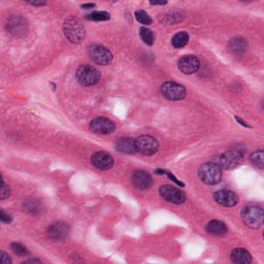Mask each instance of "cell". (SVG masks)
I'll list each match as a JSON object with an SVG mask.
<instances>
[{"label": "cell", "mask_w": 264, "mask_h": 264, "mask_svg": "<svg viewBox=\"0 0 264 264\" xmlns=\"http://www.w3.org/2000/svg\"><path fill=\"white\" fill-rule=\"evenodd\" d=\"M229 48L234 52L241 53L245 51L246 48V42L243 38H232L229 42Z\"/></svg>", "instance_id": "cell-22"}, {"label": "cell", "mask_w": 264, "mask_h": 264, "mask_svg": "<svg viewBox=\"0 0 264 264\" xmlns=\"http://www.w3.org/2000/svg\"><path fill=\"white\" fill-rule=\"evenodd\" d=\"M27 3L31 4V5H35V6H44L46 5V2L42 0H32V1H27Z\"/></svg>", "instance_id": "cell-31"}, {"label": "cell", "mask_w": 264, "mask_h": 264, "mask_svg": "<svg viewBox=\"0 0 264 264\" xmlns=\"http://www.w3.org/2000/svg\"><path fill=\"white\" fill-rule=\"evenodd\" d=\"M231 261L234 264H251L252 256L246 249H234L231 253Z\"/></svg>", "instance_id": "cell-17"}, {"label": "cell", "mask_w": 264, "mask_h": 264, "mask_svg": "<svg viewBox=\"0 0 264 264\" xmlns=\"http://www.w3.org/2000/svg\"><path fill=\"white\" fill-rule=\"evenodd\" d=\"M136 150L144 156H152L159 150V142L154 136L142 135L134 140Z\"/></svg>", "instance_id": "cell-5"}, {"label": "cell", "mask_w": 264, "mask_h": 264, "mask_svg": "<svg viewBox=\"0 0 264 264\" xmlns=\"http://www.w3.org/2000/svg\"><path fill=\"white\" fill-rule=\"evenodd\" d=\"M161 196L167 202L180 205L186 201V195L184 191L172 185H163L159 188Z\"/></svg>", "instance_id": "cell-10"}, {"label": "cell", "mask_w": 264, "mask_h": 264, "mask_svg": "<svg viewBox=\"0 0 264 264\" xmlns=\"http://www.w3.org/2000/svg\"><path fill=\"white\" fill-rule=\"evenodd\" d=\"M75 76L79 84L82 86H93L100 81L101 74L98 70L91 65L79 67Z\"/></svg>", "instance_id": "cell-4"}, {"label": "cell", "mask_w": 264, "mask_h": 264, "mask_svg": "<svg viewBox=\"0 0 264 264\" xmlns=\"http://www.w3.org/2000/svg\"><path fill=\"white\" fill-rule=\"evenodd\" d=\"M116 147L120 151L125 154H134L136 150L134 145V140L131 138H121L116 142Z\"/></svg>", "instance_id": "cell-19"}, {"label": "cell", "mask_w": 264, "mask_h": 264, "mask_svg": "<svg viewBox=\"0 0 264 264\" xmlns=\"http://www.w3.org/2000/svg\"><path fill=\"white\" fill-rule=\"evenodd\" d=\"M5 28L13 36L22 38L25 36L28 30L27 19L18 14L11 15L5 23Z\"/></svg>", "instance_id": "cell-6"}, {"label": "cell", "mask_w": 264, "mask_h": 264, "mask_svg": "<svg viewBox=\"0 0 264 264\" xmlns=\"http://www.w3.org/2000/svg\"><path fill=\"white\" fill-rule=\"evenodd\" d=\"M214 199L219 205L223 207H234L239 202L236 193L228 190H220L214 193Z\"/></svg>", "instance_id": "cell-15"}, {"label": "cell", "mask_w": 264, "mask_h": 264, "mask_svg": "<svg viewBox=\"0 0 264 264\" xmlns=\"http://www.w3.org/2000/svg\"><path fill=\"white\" fill-rule=\"evenodd\" d=\"M21 264H42L41 261L37 258H33V259L28 260V261H24Z\"/></svg>", "instance_id": "cell-32"}, {"label": "cell", "mask_w": 264, "mask_h": 264, "mask_svg": "<svg viewBox=\"0 0 264 264\" xmlns=\"http://www.w3.org/2000/svg\"><path fill=\"white\" fill-rule=\"evenodd\" d=\"M70 226L63 221H57L49 225L46 228V235L54 241H62L70 234Z\"/></svg>", "instance_id": "cell-12"}, {"label": "cell", "mask_w": 264, "mask_h": 264, "mask_svg": "<svg viewBox=\"0 0 264 264\" xmlns=\"http://www.w3.org/2000/svg\"><path fill=\"white\" fill-rule=\"evenodd\" d=\"M24 209L27 213H31V215H39L43 212V205L41 202L34 199V198H30L27 199L24 202Z\"/></svg>", "instance_id": "cell-20"}, {"label": "cell", "mask_w": 264, "mask_h": 264, "mask_svg": "<svg viewBox=\"0 0 264 264\" xmlns=\"http://www.w3.org/2000/svg\"><path fill=\"white\" fill-rule=\"evenodd\" d=\"M243 154L240 150H230L221 154L219 159L220 168L232 170L239 166L243 161Z\"/></svg>", "instance_id": "cell-9"}, {"label": "cell", "mask_w": 264, "mask_h": 264, "mask_svg": "<svg viewBox=\"0 0 264 264\" xmlns=\"http://www.w3.org/2000/svg\"><path fill=\"white\" fill-rule=\"evenodd\" d=\"M86 19L91 21H106L110 19V15L107 12L97 11L87 15Z\"/></svg>", "instance_id": "cell-25"}, {"label": "cell", "mask_w": 264, "mask_h": 264, "mask_svg": "<svg viewBox=\"0 0 264 264\" xmlns=\"http://www.w3.org/2000/svg\"><path fill=\"white\" fill-rule=\"evenodd\" d=\"M250 161L254 166L263 169L264 168V150H260L254 152L250 157Z\"/></svg>", "instance_id": "cell-23"}, {"label": "cell", "mask_w": 264, "mask_h": 264, "mask_svg": "<svg viewBox=\"0 0 264 264\" xmlns=\"http://www.w3.org/2000/svg\"><path fill=\"white\" fill-rule=\"evenodd\" d=\"M135 16H136L137 21L142 23V24H144V25H150L153 22L148 13H146V11L142 10V9L136 11Z\"/></svg>", "instance_id": "cell-27"}, {"label": "cell", "mask_w": 264, "mask_h": 264, "mask_svg": "<svg viewBox=\"0 0 264 264\" xmlns=\"http://www.w3.org/2000/svg\"><path fill=\"white\" fill-rule=\"evenodd\" d=\"M91 164L97 169L108 171L113 168L114 160L110 154L105 151H98L93 154L91 158Z\"/></svg>", "instance_id": "cell-13"}, {"label": "cell", "mask_w": 264, "mask_h": 264, "mask_svg": "<svg viewBox=\"0 0 264 264\" xmlns=\"http://www.w3.org/2000/svg\"><path fill=\"white\" fill-rule=\"evenodd\" d=\"M198 177L205 184L209 185L218 184L222 177L221 168L216 163H205L198 170Z\"/></svg>", "instance_id": "cell-3"}, {"label": "cell", "mask_w": 264, "mask_h": 264, "mask_svg": "<svg viewBox=\"0 0 264 264\" xmlns=\"http://www.w3.org/2000/svg\"><path fill=\"white\" fill-rule=\"evenodd\" d=\"M241 218L246 226L252 229H258L264 224V212L262 208L248 205L242 210Z\"/></svg>", "instance_id": "cell-2"}, {"label": "cell", "mask_w": 264, "mask_h": 264, "mask_svg": "<svg viewBox=\"0 0 264 264\" xmlns=\"http://www.w3.org/2000/svg\"><path fill=\"white\" fill-rule=\"evenodd\" d=\"M161 92L167 99L171 101H179L186 96V88L181 85L174 82H165L161 86Z\"/></svg>", "instance_id": "cell-8"}, {"label": "cell", "mask_w": 264, "mask_h": 264, "mask_svg": "<svg viewBox=\"0 0 264 264\" xmlns=\"http://www.w3.org/2000/svg\"><path fill=\"white\" fill-rule=\"evenodd\" d=\"M178 68L184 75H192L200 68V61L195 56H184L179 60Z\"/></svg>", "instance_id": "cell-14"}, {"label": "cell", "mask_w": 264, "mask_h": 264, "mask_svg": "<svg viewBox=\"0 0 264 264\" xmlns=\"http://www.w3.org/2000/svg\"><path fill=\"white\" fill-rule=\"evenodd\" d=\"M0 221L4 223H11L13 221V218L7 213H5V211L0 209Z\"/></svg>", "instance_id": "cell-30"}, {"label": "cell", "mask_w": 264, "mask_h": 264, "mask_svg": "<svg viewBox=\"0 0 264 264\" xmlns=\"http://www.w3.org/2000/svg\"><path fill=\"white\" fill-rule=\"evenodd\" d=\"M88 54L94 62L102 66L109 65L113 59L112 52L107 47L100 44L91 45L88 49Z\"/></svg>", "instance_id": "cell-7"}, {"label": "cell", "mask_w": 264, "mask_h": 264, "mask_svg": "<svg viewBox=\"0 0 264 264\" xmlns=\"http://www.w3.org/2000/svg\"><path fill=\"white\" fill-rule=\"evenodd\" d=\"M3 181L4 180H3V178H2V175L0 174V183L3 182Z\"/></svg>", "instance_id": "cell-35"}, {"label": "cell", "mask_w": 264, "mask_h": 264, "mask_svg": "<svg viewBox=\"0 0 264 264\" xmlns=\"http://www.w3.org/2000/svg\"><path fill=\"white\" fill-rule=\"evenodd\" d=\"M0 264H13V261L9 254L0 250Z\"/></svg>", "instance_id": "cell-29"}, {"label": "cell", "mask_w": 264, "mask_h": 264, "mask_svg": "<svg viewBox=\"0 0 264 264\" xmlns=\"http://www.w3.org/2000/svg\"><path fill=\"white\" fill-rule=\"evenodd\" d=\"M206 231L213 236H221L226 234L227 227L220 220H212L206 225Z\"/></svg>", "instance_id": "cell-18"}, {"label": "cell", "mask_w": 264, "mask_h": 264, "mask_svg": "<svg viewBox=\"0 0 264 264\" xmlns=\"http://www.w3.org/2000/svg\"><path fill=\"white\" fill-rule=\"evenodd\" d=\"M167 2H150V4L152 5H164L166 4Z\"/></svg>", "instance_id": "cell-34"}, {"label": "cell", "mask_w": 264, "mask_h": 264, "mask_svg": "<svg viewBox=\"0 0 264 264\" xmlns=\"http://www.w3.org/2000/svg\"><path fill=\"white\" fill-rule=\"evenodd\" d=\"M10 249L15 254L19 257H26L30 254V252L27 250V247L20 243L14 242V243H11Z\"/></svg>", "instance_id": "cell-26"}, {"label": "cell", "mask_w": 264, "mask_h": 264, "mask_svg": "<svg viewBox=\"0 0 264 264\" xmlns=\"http://www.w3.org/2000/svg\"><path fill=\"white\" fill-rule=\"evenodd\" d=\"M188 41H189V34L185 31H180L173 37L172 44L175 48H181L187 45Z\"/></svg>", "instance_id": "cell-21"}, {"label": "cell", "mask_w": 264, "mask_h": 264, "mask_svg": "<svg viewBox=\"0 0 264 264\" xmlns=\"http://www.w3.org/2000/svg\"><path fill=\"white\" fill-rule=\"evenodd\" d=\"M10 187L5 182L0 183V200H5L10 197Z\"/></svg>", "instance_id": "cell-28"}, {"label": "cell", "mask_w": 264, "mask_h": 264, "mask_svg": "<svg viewBox=\"0 0 264 264\" xmlns=\"http://www.w3.org/2000/svg\"><path fill=\"white\" fill-rule=\"evenodd\" d=\"M132 183L134 185L140 189H147L153 184L151 175L143 171H136L132 174Z\"/></svg>", "instance_id": "cell-16"}, {"label": "cell", "mask_w": 264, "mask_h": 264, "mask_svg": "<svg viewBox=\"0 0 264 264\" xmlns=\"http://www.w3.org/2000/svg\"><path fill=\"white\" fill-rule=\"evenodd\" d=\"M139 36L146 44L149 45V46L154 44V34L150 31V29L141 27L139 29Z\"/></svg>", "instance_id": "cell-24"}, {"label": "cell", "mask_w": 264, "mask_h": 264, "mask_svg": "<svg viewBox=\"0 0 264 264\" xmlns=\"http://www.w3.org/2000/svg\"><path fill=\"white\" fill-rule=\"evenodd\" d=\"M63 31L67 39L74 44H80L86 37L82 22L75 16H68L63 23Z\"/></svg>", "instance_id": "cell-1"}, {"label": "cell", "mask_w": 264, "mask_h": 264, "mask_svg": "<svg viewBox=\"0 0 264 264\" xmlns=\"http://www.w3.org/2000/svg\"><path fill=\"white\" fill-rule=\"evenodd\" d=\"M90 130L94 133L107 135L114 132L116 125L112 120L105 117H96L90 123Z\"/></svg>", "instance_id": "cell-11"}, {"label": "cell", "mask_w": 264, "mask_h": 264, "mask_svg": "<svg viewBox=\"0 0 264 264\" xmlns=\"http://www.w3.org/2000/svg\"><path fill=\"white\" fill-rule=\"evenodd\" d=\"M95 6V4H85V5H82V7L85 8V9H88V8H92Z\"/></svg>", "instance_id": "cell-33"}]
</instances>
